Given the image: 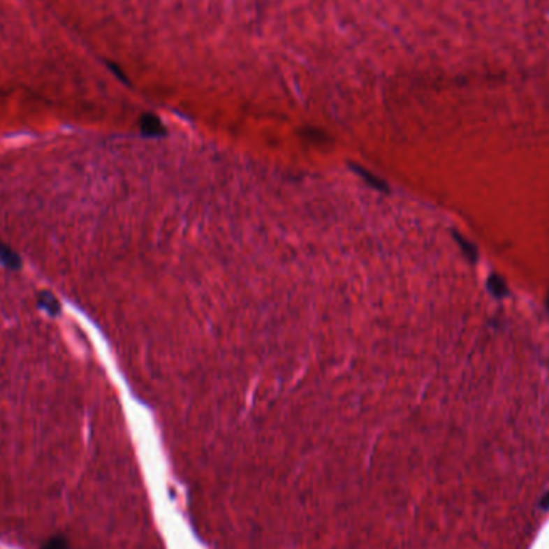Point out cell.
Returning a JSON list of instances; mask_svg holds the SVG:
<instances>
[{"label": "cell", "mask_w": 549, "mask_h": 549, "mask_svg": "<svg viewBox=\"0 0 549 549\" xmlns=\"http://www.w3.org/2000/svg\"><path fill=\"white\" fill-rule=\"evenodd\" d=\"M395 0H164L166 66L177 76L279 92L341 115L384 101Z\"/></svg>", "instance_id": "1"}, {"label": "cell", "mask_w": 549, "mask_h": 549, "mask_svg": "<svg viewBox=\"0 0 549 549\" xmlns=\"http://www.w3.org/2000/svg\"><path fill=\"white\" fill-rule=\"evenodd\" d=\"M42 549H71L69 548V543L66 538L63 536H55V538H50Z\"/></svg>", "instance_id": "3"}, {"label": "cell", "mask_w": 549, "mask_h": 549, "mask_svg": "<svg viewBox=\"0 0 549 549\" xmlns=\"http://www.w3.org/2000/svg\"><path fill=\"white\" fill-rule=\"evenodd\" d=\"M488 288H490V291H492V294H495L499 299L504 298V295L509 293L506 283L503 281L502 278L497 277V274H492V277L488 278Z\"/></svg>", "instance_id": "2"}]
</instances>
